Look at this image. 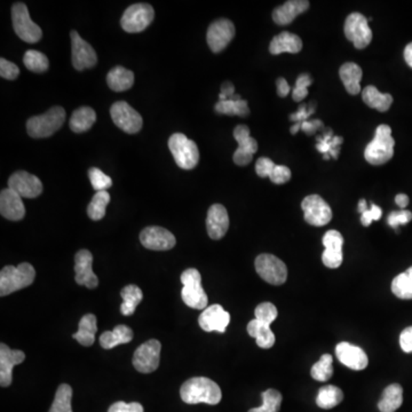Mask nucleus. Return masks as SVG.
Listing matches in <instances>:
<instances>
[{"instance_id": "nucleus-18", "label": "nucleus", "mask_w": 412, "mask_h": 412, "mask_svg": "<svg viewBox=\"0 0 412 412\" xmlns=\"http://www.w3.org/2000/svg\"><path fill=\"white\" fill-rule=\"evenodd\" d=\"M8 188L24 198H36L43 193L41 180L26 171H17L10 175Z\"/></svg>"}, {"instance_id": "nucleus-43", "label": "nucleus", "mask_w": 412, "mask_h": 412, "mask_svg": "<svg viewBox=\"0 0 412 412\" xmlns=\"http://www.w3.org/2000/svg\"><path fill=\"white\" fill-rule=\"evenodd\" d=\"M23 63L28 70L38 72V74L45 72L50 67V62H48L46 55L36 50H29L26 52Z\"/></svg>"}, {"instance_id": "nucleus-12", "label": "nucleus", "mask_w": 412, "mask_h": 412, "mask_svg": "<svg viewBox=\"0 0 412 412\" xmlns=\"http://www.w3.org/2000/svg\"><path fill=\"white\" fill-rule=\"evenodd\" d=\"M161 342L151 339L144 342L135 351L133 355V366L141 373H151L156 371L161 360Z\"/></svg>"}, {"instance_id": "nucleus-10", "label": "nucleus", "mask_w": 412, "mask_h": 412, "mask_svg": "<svg viewBox=\"0 0 412 412\" xmlns=\"http://www.w3.org/2000/svg\"><path fill=\"white\" fill-rule=\"evenodd\" d=\"M346 37L352 41L357 50L366 48L372 41V30L369 27V21L363 14H349L344 26Z\"/></svg>"}, {"instance_id": "nucleus-30", "label": "nucleus", "mask_w": 412, "mask_h": 412, "mask_svg": "<svg viewBox=\"0 0 412 412\" xmlns=\"http://www.w3.org/2000/svg\"><path fill=\"white\" fill-rule=\"evenodd\" d=\"M248 333L250 337L255 339L257 345L260 349H272L275 344L274 332L271 328V325L265 324L258 320H252L248 324Z\"/></svg>"}, {"instance_id": "nucleus-37", "label": "nucleus", "mask_w": 412, "mask_h": 412, "mask_svg": "<svg viewBox=\"0 0 412 412\" xmlns=\"http://www.w3.org/2000/svg\"><path fill=\"white\" fill-rule=\"evenodd\" d=\"M121 295L123 298V304L121 306V314L125 316L133 315L137 305L144 299L142 290L137 285L130 284L121 290Z\"/></svg>"}, {"instance_id": "nucleus-39", "label": "nucleus", "mask_w": 412, "mask_h": 412, "mask_svg": "<svg viewBox=\"0 0 412 412\" xmlns=\"http://www.w3.org/2000/svg\"><path fill=\"white\" fill-rule=\"evenodd\" d=\"M392 292L400 299H412V267L398 275L392 282Z\"/></svg>"}, {"instance_id": "nucleus-32", "label": "nucleus", "mask_w": 412, "mask_h": 412, "mask_svg": "<svg viewBox=\"0 0 412 412\" xmlns=\"http://www.w3.org/2000/svg\"><path fill=\"white\" fill-rule=\"evenodd\" d=\"M97 331V317L93 314H88L81 317L79 325H78V332L72 335V338L76 339L81 345L90 347L95 342Z\"/></svg>"}, {"instance_id": "nucleus-29", "label": "nucleus", "mask_w": 412, "mask_h": 412, "mask_svg": "<svg viewBox=\"0 0 412 412\" xmlns=\"http://www.w3.org/2000/svg\"><path fill=\"white\" fill-rule=\"evenodd\" d=\"M107 83L112 91H128L135 84V74L126 68L118 66L108 72Z\"/></svg>"}, {"instance_id": "nucleus-40", "label": "nucleus", "mask_w": 412, "mask_h": 412, "mask_svg": "<svg viewBox=\"0 0 412 412\" xmlns=\"http://www.w3.org/2000/svg\"><path fill=\"white\" fill-rule=\"evenodd\" d=\"M344 142V139L342 137H333L331 130H328V133L325 132L323 137H317V144H316V149L323 155H330L331 157H339V146Z\"/></svg>"}, {"instance_id": "nucleus-58", "label": "nucleus", "mask_w": 412, "mask_h": 412, "mask_svg": "<svg viewBox=\"0 0 412 412\" xmlns=\"http://www.w3.org/2000/svg\"><path fill=\"white\" fill-rule=\"evenodd\" d=\"M235 95L234 85L230 81H226L222 86V93L219 95V101H226Z\"/></svg>"}, {"instance_id": "nucleus-3", "label": "nucleus", "mask_w": 412, "mask_h": 412, "mask_svg": "<svg viewBox=\"0 0 412 412\" xmlns=\"http://www.w3.org/2000/svg\"><path fill=\"white\" fill-rule=\"evenodd\" d=\"M36 277V271L30 264L22 262L20 265L6 266L0 272V295H10L21 288L32 284Z\"/></svg>"}, {"instance_id": "nucleus-41", "label": "nucleus", "mask_w": 412, "mask_h": 412, "mask_svg": "<svg viewBox=\"0 0 412 412\" xmlns=\"http://www.w3.org/2000/svg\"><path fill=\"white\" fill-rule=\"evenodd\" d=\"M110 202V195L108 191H97L92 198L91 203L88 206V215L92 220L97 222L106 215L107 206Z\"/></svg>"}, {"instance_id": "nucleus-2", "label": "nucleus", "mask_w": 412, "mask_h": 412, "mask_svg": "<svg viewBox=\"0 0 412 412\" xmlns=\"http://www.w3.org/2000/svg\"><path fill=\"white\" fill-rule=\"evenodd\" d=\"M395 140L392 137V128L389 125H379L373 140L366 146L364 151L366 161L372 165H382L394 156Z\"/></svg>"}, {"instance_id": "nucleus-55", "label": "nucleus", "mask_w": 412, "mask_h": 412, "mask_svg": "<svg viewBox=\"0 0 412 412\" xmlns=\"http://www.w3.org/2000/svg\"><path fill=\"white\" fill-rule=\"evenodd\" d=\"M108 412H144V410L140 403L116 402L109 408Z\"/></svg>"}, {"instance_id": "nucleus-48", "label": "nucleus", "mask_w": 412, "mask_h": 412, "mask_svg": "<svg viewBox=\"0 0 412 412\" xmlns=\"http://www.w3.org/2000/svg\"><path fill=\"white\" fill-rule=\"evenodd\" d=\"M312 83V77L308 74H302L299 76L292 91V97L295 102H300L308 95V88Z\"/></svg>"}, {"instance_id": "nucleus-47", "label": "nucleus", "mask_w": 412, "mask_h": 412, "mask_svg": "<svg viewBox=\"0 0 412 412\" xmlns=\"http://www.w3.org/2000/svg\"><path fill=\"white\" fill-rule=\"evenodd\" d=\"M277 308L272 302H262L255 311V320L271 325L277 317Z\"/></svg>"}, {"instance_id": "nucleus-11", "label": "nucleus", "mask_w": 412, "mask_h": 412, "mask_svg": "<svg viewBox=\"0 0 412 412\" xmlns=\"http://www.w3.org/2000/svg\"><path fill=\"white\" fill-rule=\"evenodd\" d=\"M115 125L128 135H135L144 125L141 115L125 101H118L110 109Z\"/></svg>"}, {"instance_id": "nucleus-50", "label": "nucleus", "mask_w": 412, "mask_h": 412, "mask_svg": "<svg viewBox=\"0 0 412 412\" xmlns=\"http://www.w3.org/2000/svg\"><path fill=\"white\" fill-rule=\"evenodd\" d=\"M20 75V69L17 64L12 63L6 59H0V76L8 79V81H14L17 79Z\"/></svg>"}, {"instance_id": "nucleus-27", "label": "nucleus", "mask_w": 412, "mask_h": 412, "mask_svg": "<svg viewBox=\"0 0 412 412\" xmlns=\"http://www.w3.org/2000/svg\"><path fill=\"white\" fill-rule=\"evenodd\" d=\"M302 48V41L300 37L288 31L275 36L269 45V52L274 55L282 53L297 54Z\"/></svg>"}, {"instance_id": "nucleus-52", "label": "nucleus", "mask_w": 412, "mask_h": 412, "mask_svg": "<svg viewBox=\"0 0 412 412\" xmlns=\"http://www.w3.org/2000/svg\"><path fill=\"white\" fill-rule=\"evenodd\" d=\"M269 179L272 180V182L276 184H283L285 182H290L291 179V171L288 166L284 165H276L273 171L272 175L269 177Z\"/></svg>"}, {"instance_id": "nucleus-60", "label": "nucleus", "mask_w": 412, "mask_h": 412, "mask_svg": "<svg viewBox=\"0 0 412 412\" xmlns=\"http://www.w3.org/2000/svg\"><path fill=\"white\" fill-rule=\"evenodd\" d=\"M395 203L399 205L400 208H404L409 204V197L406 194L396 195Z\"/></svg>"}, {"instance_id": "nucleus-33", "label": "nucleus", "mask_w": 412, "mask_h": 412, "mask_svg": "<svg viewBox=\"0 0 412 412\" xmlns=\"http://www.w3.org/2000/svg\"><path fill=\"white\" fill-rule=\"evenodd\" d=\"M215 109L218 114L228 115V116L245 117L250 114L248 101L243 100L241 95L238 94H235L228 100L219 101L218 104H215Z\"/></svg>"}, {"instance_id": "nucleus-62", "label": "nucleus", "mask_w": 412, "mask_h": 412, "mask_svg": "<svg viewBox=\"0 0 412 412\" xmlns=\"http://www.w3.org/2000/svg\"><path fill=\"white\" fill-rule=\"evenodd\" d=\"M368 204H366V199H360L359 202V208H357V211L360 212V213H361V215H362V213H364V212L366 211V210H368Z\"/></svg>"}, {"instance_id": "nucleus-15", "label": "nucleus", "mask_w": 412, "mask_h": 412, "mask_svg": "<svg viewBox=\"0 0 412 412\" xmlns=\"http://www.w3.org/2000/svg\"><path fill=\"white\" fill-rule=\"evenodd\" d=\"M235 37V26L230 20L220 19L208 27L206 41L213 53H220Z\"/></svg>"}, {"instance_id": "nucleus-31", "label": "nucleus", "mask_w": 412, "mask_h": 412, "mask_svg": "<svg viewBox=\"0 0 412 412\" xmlns=\"http://www.w3.org/2000/svg\"><path fill=\"white\" fill-rule=\"evenodd\" d=\"M133 331L126 325H117L112 331H106L100 335V345L104 349H115L116 346L132 342Z\"/></svg>"}, {"instance_id": "nucleus-9", "label": "nucleus", "mask_w": 412, "mask_h": 412, "mask_svg": "<svg viewBox=\"0 0 412 412\" xmlns=\"http://www.w3.org/2000/svg\"><path fill=\"white\" fill-rule=\"evenodd\" d=\"M255 271L259 276L272 285L284 284L288 278V268L281 259L273 255H260L255 259Z\"/></svg>"}, {"instance_id": "nucleus-57", "label": "nucleus", "mask_w": 412, "mask_h": 412, "mask_svg": "<svg viewBox=\"0 0 412 412\" xmlns=\"http://www.w3.org/2000/svg\"><path fill=\"white\" fill-rule=\"evenodd\" d=\"M321 128H323V123L320 119H313V121H306L302 123V130L307 135H314Z\"/></svg>"}, {"instance_id": "nucleus-59", "label": "nucleus", "mask_w": 412, "mask_h": 412, "mask_svg": "<svg viewBox=\"0 0 412 412\" xmlns=\"http://www.w3.org/2000/svg\"><path fill=\"white\" fill-rule=\"evenodd\" d=\"M276 85H277V94L279 97H285L290 93L291 88L288 86V81H285V78H278Z\"/></svg>"}, {"instance_id": "nucleus-44", "label": "nucleus", "mask_w": 412, "mask_h": 412, "mask_svg": "<svg viewBox=\"0 0 412 412\" xmlns=\"http://www.w3.org/2000/svg\"><path fill=\"white\" fill-rule=\"evenodd\" d=\"M333 357L330 354H323L321 359L313 366L311 375L317 382H328L333 375Z\"/></svg>"}, {"instance_id": "nucleus-34", "label": "nucleus", "mask_w": 412, "mask_h": 412, "mask_svg": "<svg viewBox=\"0 0 412 412\" xmlns=\"http://www.w3.org/2000/svg\"><path fill=\"white\" fill-rule=\"evenodd\" d=\"M403 389L399 384H392L386 387L382 399L378 403V409L382 412H395L402 406Z\"/></svg>"}, {"instance_id": "nucleus-63", "label": "nucleus", "mask_w": 412, "mask_h": 412, "mask_svg": "<svg viewBox=\"0 0 412 412\" xmlns=\"http://www.w3.org/2000/svg\"><path fill=\"white\" fill-rule=\"evenodd\" d=\"M299 130H302V123H295V124L292 126L290 131H291L292 135H295L298 133Z\"/></svg>"}, {"instance_id": "nucleus-28", "label": "nucleus", "mask_w": 412, "mask_h": 412, "mask_svg": "<svg viewBox=\"0 0 412 412\" xmlns=\"http://www.w3.org/2000/svg\"><path fill=\"white\" fill-rule=\"evenodd\" d=\"M339 76L349 94L356 95L361 92L360 83L362 81L363 72L359 64L354 63V62L342 64L339 70Z\"/></svg>"}, {"instance_id": "nucleus-54", "label": "nucleus", "mask_w": 412, "mask_h": 412, "mask_svg": "<svg viewBox=\"0 0 412 412\" xmlns=\"http://www.w3.org/2000/svg\"><path fill=\"white\" fill-rule=\"evenodd\" d=\"M314 111H315L314 106L302 104L300 108H299L298 111L290 116V119H291L292 121H295V123H304V121H307V119L314 114Z\"/></svg>"}, {"instance_id": "nucleus-51", "label": "nucleus", "mask_w": 412, "mask_h": 412, "mask_svg": "<svg viewBox=\"0 0 412 412\" xmlns=\"http://www.w3.org/2000/svg\"><path fill=\"white\" fill-rule=\"evenodd\" d=\"M275 164L272 159L267 157L259 158L257 163H255V172L260 178H269L274 171Z\"/></svg>"}, {"instance_id": "nucleus-38", "label": "nucleus", "mask_w": 412, "mask_h": 412, "mask_svg": "<svg viewBox=\"0 0 412 412\" xmlns=\"http://www.w3.org/2000/svg\"><path fill=\"white\" fill-rule=\"evenodd\" d=\"M344 400V393L337 386L328 385L322 387L316 398V404L321 409H332Z\"/></svg>"}, {"instance_id": "nucleus-14", "label": "nucleus", "mask_w": 412, "mask_h": 412, "mask_svg": "<svg viewBox=\"0 0 412 412\" xmlns=\"http://www.w3.org/2000/svg\"><path fill=\"white\" fill-rule=\"evenodd\" d=\"M71 38V60L75 69L78 71L85 70L97 63V52L79 36L77 31L72 30Z\"/></svg>"}, {"instance_id": "nucleus-49", "label": "nucleus", "mask_w": 412, "mask_h": 412, "mask_svg": "<svg viewBox=\"0 0 412 412\" xmlns=\"http://www.w3.org/2000/svg\"><path fill=\"white\" fill-rule=\"evenodd\" d=\"M412 220V213L406 210H401V211H393L389 213L387 222L392 228H399V226L406 225L408 222Z\"/></svg>"}, {"instance_id": "nucleus-26", "label": "nucleus", "mask_w": 412, "mask_h": 412, "mask_svg": "<svg viewBox=\"0 0 412 412\" xmlns=\"http://www.w3.org/2000/svg\"><path fill=\"white\" fill-rule=\"evenodd\" d=\"M309 8L307 0H291L275 8L273 12V20L278 26H288L292 23L295 17L304 13Z\"/></svg>"}, {"instance_id": "nucleus-24", "label": "nucleus", "mask_w": 412, "mask_h": 412, "mask_svg": "<svg viewBox=\"0 0 412 412\" xmlns=\"http://www.w3.org/2000/svg\"><path fill=\"white\" fill-rule=\"evenodd\" d=\"M229 228L228 212L222 204H213L208 208L206 229L212 239H222Z\"/></svg>"}, {"instance_id": "nucleus-21", "label": "nucleus", "mask_w": 412, "mask_h": 412, "mask_svg": "<svg viewBox=\"0 0 412 412\" xmlns=\"http://www.w3.org/2000/svg\"><path fill=\"white\" fill-rule=\"evenodd\" d=\"M230 322V314L220 305L208 306L198 317V324L204 331L225 333Z\"/></svg>"}, {"instance_id": "nucleus-25", "label": "nucleus", "mask_w": 412, "mask_h": 412, "mask_svg": "<svg viewBox=\"0 0 412 412\" xmlns=\"http://www.w3.org/2000/svg\"><path fill=\"white\" fill-rule=\"evenodd\" d=\"M0 213L3 218L12 220V222H19L26 215V208H24L22 197L17 193L12 190L10 188H6L1 190Z\"/></svg>"}, {"instance_id": "nucleus-22", "label": "nucleus", "mask_w": 412, "mask_h": 412, "mask_svg": "<svg viewBox=\"0 0 412 412\" xmlns=\"http://www.w3.org/2000/svg\"><path fill=\"white\" fill-rule=\"evenodd\" d=\"M26 360L22 351L10 349L5 344L0 345V385L8 387L13 380V369Z\"/></svg>"}, {"instance_id": "nucleus-6", "label": "nucleus", "mask_w": 412, "mask_h": 412, "mask_svg": "<svg viewBox=\"0 0 412 412\" xmlns=\"http://www.w3.org/2000/svg\"><path fill=\"white\" fill-rule=\"evenodd\" d=\"M168 148L175 163L184 170H193L199 161L197 144L182 133H175L168 139Z\"/></svg>"}, {"instance_id": "nucleus-35", "label": "nucleus", "mask_w": 412, "mask_h": 412, "mask_svg": "<svg viewBox=\"0 0 412 412\" xmlns=\"http://www.w3.org/2000/svg\"><path fill=\"white\" fill-rule=\"evenodd\" d=\"M95 121H97V114L94 109L91 107H81L74 111L69 125H70L71 131L75 133H84L93 126Z\"/></svg>"}, {"instance_id": "nucleus-36", "label": "nucleus", "mask_w": 412, "mask_h": 412, "mask_svg": "<svg viewBox=\"0 0 412 412\" xmlns=\"http://www.w3.org/2000/svg\"><path fill=\"white\" fill-rule=\"evenodd\" d=\"M362 99L368 107L380 112L389 110L393 104V97L389 93H380L375 86H366L362 92Z\"/></svg>"}, {"instance_id": "nucleus-8", "label": "nucleus", "mask_w": 412, "mask_h": 412, "mask_svg": "<svg viewBox=\"0 0 412 412\" xmlns=\"http://www.w3.org/2000/svg\"><path fill=\"white\" fill-rule=\"evenodd\" d=\"M155 10L148 3H135L125 10L121 26L128 34H137L147 29L154 20Z\"/></svg>"}, {"instance_id": "nucleus-46", "label": "nucleus", "mask_w": 412, "mask_h": 412, "mask_svg": "<svg viewBox=\"0 0 412 412\" xmlns=\"http://www.w3.org/2000/svg\"><path fill=\"white\" fill-rule=\"evenodd\" d=\"M88 177H90L92 187H93V189H95L97 193V191H107V189H109L112 186V180H111L110 177L104 175L100 168H90Z\"/></svg>"}, {"instance_id": "nucleus-13", "label": "nucleus", "mask_w": 412, "mask_h": 412, "mask_svg": "<svg viewBox=\"0 0 412 412\" xmlns=\"http://www.w3.org/2000/svg\"><path fill=\"white\" fill-rule=\"evenodd\" d=\"M302 208L306 222H308L309 225L322 227L331 222V208L319 195H311L304 198Z\"/></svg>"}, {"instance_id": "nucleus-42", "label": "nucleus", "mask_w": 412, "mask_h": 412, "mask_svg": "<svg viewBox=\"0 0 412 412\" xmlns=\"http://www.w3.org/2000/svg\"><path fill=\"white\" fill-rule=\"evenodd\" d=\"M72 400V389L67 384L59 386L53 404L50 406V412H72L71 408Z\"/></svg>"}, {"instance_id": "nucleus-53", "label": "nucleus", "mask_w": 412, "mask_h": 412, "mask_svg": "<svg viewBox=\"0 0 412 412\" xmlns=\"http://www.w3.org/2000/svg\"><path fill=\"white\" fill-rule=\"evenodd\" d=\"M382 208L375 204H371L369 206L368 210L361 215V222H362L363 226L369 227L371 225L372 222H377V220L382 218Z\"/></svg>"}, {"instance_id": "nucleus-61", "label": "nucleus", "mask_w": 412, "mask_h": 412, "mask_svg": "<svg viewBox=\"0 0 412 412\" xmlns=\"http://www.w3.org/2000/svg\"><path fill=\"white\" fill-rule=\"evenodd\" d=\"M404 60L410 68H412V43L406 45V50H404Z\"/></svg>"}, {"instance_id": "nucleus-16", "label": "nucleus", "mask_w": 412, "mask_h": 412, "mask_svg": "<svg viewBox=\"0 0 412 412\" xmlns=\"http://www.w3.org/2000/svg\"><path fill=\"white\" fill-rule=\"evenodd\" d=\"M234 137L238 142V148L233 156L235 164L239 166L250 164L253 155L258 150V142L250 135V128L245 125H238L235 128Z\"/></svg>"}, {"instance_id": "nucleus-7", "label": "nucleus", "mask_w": 412, "mask_h": 412, "mask_svg": "<svg viewBox=\"0 0 412 412\" xmlns=\"http://www.w3.org/2000/svg\"><path fill=\"white\" fill-rule=\"evenodd\" d=\"M12 21L15 34L26 41L35 44L41 41L43 31L34 21L30 19L28 7L23 3H15L12 7Z\"/></svg>"}, {"instance_id": "nucleus-17", "label": "nucleus", "mask_w": 412, "mask_h": 412, "mask_svg": "<svg viewBox=\"0 0 412 412\" xmlns=\"http://www.w3.org/2000/svg\"><path fill=\"white\" fill-rule=\"evenodd\" d=\"M140 242L144 248L153 251H168L175 248L177 239L168 229L153 226L141 231Z\"/></svg>"}, {"instance_id": "nucleus-20", "label": "nucleus", "mask_w": 412, "mask_h": 412, "mask_svg": "<svg viewBox=\"0 0 412 412\" xmlns=\"http://www.w3.org/2000/svg\"><path fill=\"white\" fill-rule=\"evenodd\" d=\"M324 252L322 255V262L325 267L335 269L342 264V245L344 237L338 230H328L323 236Z\"/></svg>"}, {"instance_id": "nucleus-45", "label": "nucleus", "mask_w": 412, "mask_h": 412, "mask_svg": "<svg viewBox=\"0 0 412 412\" xmlns=\"http://www.w3.org/2000/svg\"><path fill=\"white\" fill-rule=\"evenodd\" d=\"M262 406L248 412H278L281 409L282 394L276 389H267L262 393Z\"/></svg>"}, {"instance_id": "nucleus-4", "label": "nucleus", "mask_w": 412, "mask_h": 412, "mask_svg": "<svg viewBox=\"0 0 412 412\" xmlns=\"http://www.w3.org/2000/svg\"><path fill=\"white\" fill-rule=\"evenodd\" d=\"M66 121V110L63 108H50L45 114L31 117L27 121L28 135L35 139L47 137L53 135L63 126Z\"/></svg>"}, {"instance_id": "nucleus-23", "label": "nucleus", "mask_w": 412, "mask_h": 412, "mask_svg": "<svg viewBox=\"0 0 412 412\" xmlns=\"http://www.w3.org/2000/svg\"><path fill=\"white\" fill-rule=\"evenodd\" d=\"M337 359L347 368L361 371L368 366L369 359L366 352L357 346L352 345L349 342H340L335 347Z\"/></svg>"}, {"instance_id": "nucleus-19", "label": "nucleus", "mask_w": 412, "mask_h": 412, "mask_svg": "<svg viewBox=\"0 0 412 412\" xmlns=\"http://www.w3.org/2000/svg\"><path fill=\"white\" fill-rule=\"evenodd\" d=\"M93 255L88 250H81L75 255V281L78 285L88 288H95L99 285V278L94 274Z\"/></svg>"}, {"instance_id": "nucleus-1", "label": "nucleus", "mask_w": 412, "mask_h": 412, "mask_svg": "<svg viewBox=\"0 0 412 412\" xmlns=\"http://www.w3.org/2000/svg\"><path fill=\"white\" fill-rule=\"evenodd\" d=\"M182 401L188 404L206 403L215 406L222 399V389L217 382L205 377H195L184 382L180 389Z\"/></svg>"}, {"instance_id": "nucleus-5", "label": "nucleus", "mask_w": 412, "mask_h": 412, "mask_svg": "<svg viewBox=\"0 0 412 412\" xmlns=\"http://www.w3.org/2000/svg\"><path fill=\"white\" fill-rule=\"evenodd\" d=\"M182 291L184 304L193 309L208 308V295L202 285V276L197 269L189 268L182 275Z\"/></svg>"}, {"instance_id": "nucleus-56", "label": "nucleus", "mask_w": 412, "mask_h": 412, "mask_svg": "<svg viewBox=\"0 0 412 412\" xmlns=\"http://www.w3.org/2000/svg\"><path fill=\"white\" fill-rule=\"evenodd\" d=\"M400 346L404 353H412V326L404 328L400 335Z\"/></svg>"}]
</instances>
